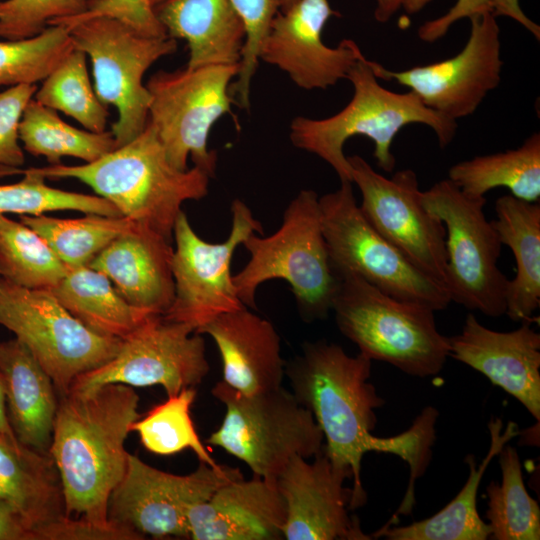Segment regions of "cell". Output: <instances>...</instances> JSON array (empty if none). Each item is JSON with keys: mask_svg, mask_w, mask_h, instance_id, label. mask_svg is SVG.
Here are the masks:
<instances>
[{"mask_svg": "<svg viewBox=\"0 0 540 540\" xmlns=\"http://www.w3.org/2000/svg\"><path fill=\"white\" fill-rule=\"evenodd\" d=\"M139 400L133 387L118 383L59 395L49 454L67 517L110 522L108 503L127 467L125 441L140 418Z\"/></svg>", "mask_w": 540, "mask_h": 540, "instance_id": "6da1fadb", "label": "cell"}, {"mask_svg": "<svg viewBox=\"0 0 540 540\" xmlns=\"http://www.w3.org/2000/svg\"><path fill=\"white\" fill-rule=\"evenodd\" d=\"M372 360L348 355L325 340L305 342L302 351L285 363L292 394L314 417L331 462L352 473L350 510L366 503L361 463L366 452H383L385 437L372 434L376 410L385 404L369 382Z\"/></svg>", "mask_w": 540, "mask_h": 540, "instance_id": "7a4b0ae2", "label": "cell"}, {"mask_svg": "<svg viewBox=\"0 0 540 540\" xmlns=\"http://www.w3.org/2000/svg\"><path fill=\"white\" fill-rule=\"evenodd\" d=\"M32 168L45 178L79 180L115 205L123 216L169 241L182 204L204 198L210 179L195 166L185 171L173 167L149 121L132 141L93 162Z\"/></svg>", "mask_w": 540, "mask_h": 540, "instance_id": "3957f363", "label": "cell"}, {"mask_svg": "<svg viewBox=\"0 0 540 540\" xmlns=\"http://www.w3.org/2000/svg\"><path fill=\"white\" fill-rule=\"evenodd\" d=\"M347 79L353 84L354 94L340 112L324 119L299 116L290 125L293 145L327 162L341 182H352L351 167L344 154V144L352 136L363 135L373 141V156L385 172L395 168L391 145L404 126L427 125L435 132L441 148L455 137L456 121L428 108L411 91L397 93L382 87L363 54Z\"/></svg>", "mask_w": 540, "mask_h": 540, "instance_id": "277c9868", "label": "cell"}, {"mask_svg": "<svg viewBox=\"0 0 540 540\" xmlns=\"http://www.w3.org/2000/svg\"><path fill=\"white\" fill-rule=\"evenodd\" d=\"M242 245L250 259L233 276V283L244 306L257 309V288L268 280L282 279L290 285L303 321L327 318L340 280L330 264L315 191L303 189L291 200L273 234L253 233Z\"/></svg>", "mask_w": 540, "mask_h": 540, "instance_id": "5b68a950", "label": "cell"}, {"mask_svg": "<svg viewBox=\"0 0 540 540\" xmlns=\"http://www.w3.org/2000/svg\"><path fill=\"white\" fill-rule=\"evenodd\" d=\"M332 311L340 332L371 360L414 377L435 376L449 356V337L435 311L384 293L353 273H340Z\"/></svg>", "mask_w": 540, "mask_h": 540, "instance_id": "8992f818", "label": "cell"}, {"mask_svg": "<svg viewBox=\"0 0 540 540\" xmlns=\"http://www.w3.org/2000/svg\"><path fill=\"white\" fill-rule=\"evenodd\" d=\"M211 392L226 412L207 443L244 462L254 476L275 482L291 458L310 459L322 450L314 417L282 386L246 395L220 381Z\"/></svg>", "mask_w": 540, "mask_h": 540, "instance_id": "52a82bcc", "label": "cell"}, {"mask_svg": "<svg viewBox=\"0 0 540 540\" xmlns=\"http://www.w3.org/2000/svg\"><path fill=\"white\" fill-rule=\"evenodd\" d=\"M422 201L446 230L444 287L451 302L490 317L505 314L509 279L498 267L502 243L485 217V197L468 196L444 179L422 191Z\"/></svg>", "mask_w": 540, "mask_h": 540, "instance_id": "ba28073f", "label": "cell"}, {"mask_svg": "<svg viewBox=\"0 0 540 540\" xmlns=\"http://www.w3.org/2000/svg\"><path fill=\"white\" fill-rule=\"evenodd\" d=\"M65 27L74 48L91 60L98 99L117 108L111 132L116 148L123 146L144 130L149 119L151 95L143 76L157 60L177 50L176 39L145 37L106 16Z\"/></svg>", "mask_w": 540, "mask_h": 540, "instance_id": "9c48e42d", "label": "cell"}, {"mask_svg": "<svg viewBox=\"0 0 540 540\" xmlns=\"http://www.w3.org/2000/svg\"><path fill=\"white\" fill-rule=\"evenodd\" d=\"M322 231L335 275L353 273L395 298L435 312L451 300L443 285L414 266L366 220L352 182L319 197Z\"/></svg>", "mask_w": 540, "mask_h": 540, "instance_id": "30bf717a", "label": "cell"}, {"mask_svg": "<svg viewBox=\"0 0 540 540\" xmlns=\"http://www.w3.org/2000/svg\"><path fill=\"white\" fill-rule=\"evenodd\" d=\"M237 65H210L158 71L146 87L151 95L148 121L154 126L168 161L180 171L194 166L210 178L215 176L217 152L208 148L211 127L231 114V80Z\"/></svg>", "mask_w": 540, "mask_h": 540, "instance_id": "8fae6325", "label": "cell"}, {"mask_svg": "<svg viewBox=\"0 0 540 540\" xmlns=\"http://www.w3.org/2000/svg\"><path fill=\"white\" fill-rule=\"evenodd\" d=\"M0 325L15 334L66 394L81 375L111 360L119 338L99 335L71 315L50 290L27 289L0 278Z\"/></svg>", "mask_w": 540, "mask_h": 540, "instance_id": "7c38bea8", "label": "cell"}, {"mask_svg": "<svg viewBox=\"0 0 540 540\" xmlns=\"http://www.w3.org/2000/svg\"><path fill=\"white\" fill-rule=\"evenodd\" d=\"M232 226L220 243L203 240L181 211L175 221L172 273L175 293L172 304L162 315L186 323L195 332L221 314L241 309L231 263L235 249L251 234L263 233L261 223L240 199L231 203Z\"/></svg>", "mask_w": 540, "mask_h": 540, "instance_id": "4fadbf2b", "label": "cell"}, {"mask_svg": "<svg viewBox=\"0 0 540 540\" xmlns=\"http://www.w3.org/2000/svg\"><path fill=\"white\" fill-rule=\"evenodd\" d=\"M209 368L202 334L186 323L150 315L121 340L111 360L79 376L68 392L87 393L116 383L159 385L169 397L195 388Z\"/></svg>", "mask_w": 540, "mask_h": 540, "instance_id": "5bb4252c", "label": "cell"}, {"mask_svg": "<svg viewBox=\"0 0 540 540\" xmlns=\"http://www.w3.org/2000/svg\"><path fill=\"white\" fill-rule=\"evenodd\" d=\"M243 477L238 468L211 467L203 462L187 475L150 466L129 454L127 467L111 493L108 519L143 539L189 538L187 515L223 484Z\"/></svg>", "mask_w": 540, "mask_h": 540, "instance_id": "9a60e30c", "label": "cell"}, {"mask_svg": "<svg viewBox=\"0 0 540 540\" xmlns=\"http://www.w3.org/2000/svg\"><path fill=\"white\" fill-rule=\"evenodd\" d=\"M347 160L366 220L414 266L444 286L446 230L424 206L416 173L404 169L387 178L359 155Z\"/></svg>", "mask_w": 540, "mask_h": 540, "instance_id": "2e32d148", "label": "cell"}, {"mask_svg": "<svg viewBox=\"0 0 540 540\" xmlns=\"http://www.w3.org/2000/svg\"><path fill=\"white\" fill-rule=\"evenodd\" d=\"M467 43L454 57L402 71L369 60L377 78L409 88L428 108L454 121L475 112L501 79L500 29L487 12L470 18Z\"/></svg>", "mask_w": 540, "mask_h": 540, "instance_id": "e0dca14e", "label": "cell"}, {"mask_svg": "<svg viewBox=\"0 0 540 540\" xmlns=\"http://www.w3.org/2000/svg\"><path fill=\"white\" fill-rule=\"evenodd\" d=\"M347 479H352L351 471L334 465L324 448L312 462L291 458L275 480L286 509L283 539H371L349 514L352 491L344 486Z\"/></svg>", "mask_w": 540, "mask_h": 540, "instance_id": "ac0fdd59", "label": "cell"}, {"mask_svg": "<svg viewBox=\"0 0 540 540\" xmlns=\"http://www.w3.org/2000/svg\"><path fill=\"white\" fill-rule=\"evenodd\" d=\"M333 15L338 13L329 0L296 1L274 16L259 60L277 66L306 90L326 89L347 79L362 52L350 39L336 48L323 43L322 30Z\"/></svg>", "mask_w": 540, "mask_h": 540, "instance_id": "d6986e66", "label": "cell"}, {"mask_svg": "<svg viewBox=\"0 0 540 540\" xmlns=\"http://www.w3.org/2000/svg\"><path fill=\"white\" fill-rule=\"evenodd\" d=\"M530 323L499 332L467 314L460 333L449 337V356L486 376L540 421V334Z\"/></svg>", "mask_w": 540, "mask_h": 540, "instance_id": "ffe728a7", "label": "cell"}, {"mask_svg": "<svg viewBox=\"0 0 540 540\" xmlns=\"http://www.w3.org/2000/svg\"><path fill=\"white\" fill-rule=\"evenodd\" d=\"M187 519L193 540H278L286 509L276 483L253 475L223 484L191 507Z\"/></svg>", "mask_w": 540, "mask_h": 540, "instance_id": "44dd1931", "label": "cell"}, {"mask_svg": "<svg viewBox=\"0 0 540 540\" xmlns=\"http://www.w3.org/2000/svg\"><path fill=\"white\" fill-rule=\"evenodd\" d=\"M156 231L135 223L87 265L105 274L133 307L163 315L174 299V248Z\"/></svg>", "mask_w": 540, "mask_h": 540, "instance_id": "7402d4cb", "label": "cell"}, {"mask_svg": "<svg viewBox=\"0 0 540 540\" xmlns=\"http://www.w3.org/2000/svg\"><path fill=\"white\" fill-rule=\"evenodd\" d=\"M215 342L223 382L246 395L281 387L285 362L273 324L246 307L219 315L196 331Z\"/></svg>", "mask_w": 540, "mask_h": 540, "instance_id": "603a6c76", "label": "cell"}, {"mask_svg": "<svg viewBox=\"0 0 540 540\" xmlns=\"http://www.w3.org/2000/svg\"><path fill=\"white\" fill-rule=\"evenodd\" d=\"M0 377L17 439L27 447L49 452L59 395L50 376L16 337L0 341Z\"/></svg>", "mask_w": 540, "mask_h": 540, "instance_id": "cb8c5ba5", "label": "cell"}, {"mask_svg": "<svg viewBox=\"0 0 540 540\" xmlns=\"http://www.w3.org/2000/svg\"><path fill=\"white\" fill-rule=\"evenodd\" d=\"M154 10L169 37L187 41L186 67L240 65L246 33L230 0H164Z\"/></svg>", "mask_w": 540, "mask_h": 540, "instance_id": "d4e9b609", "label": "cell"}, {"mask_svg": "<svg viewBox=\"0 0 540 540\" xmlns=\"http://www.w3.org/2000/svg\"><path fill=\"white\" fill-rule=\"evenodd\" d=\"M0 501L38 531L66 516L62 485L49 452L0 436Z\"/></svg>", "mask_w": 540, "mask_h": 540, "instance_id": "484cf974", "label": "cell"}, {"mask_svg": "<svg viewBox=\"0 0 540 540\" xmlns=\"http://www.w3.org/2000/svg\"><path fill=\"white\" fill-rule=\"evenodd\" d=\"M490 447L482 462L476 465L473 455L466 458L469 477L460 492L443 509L433 516L413 522L407 526L382 527L373 536H383L388 540H485L490 537L488 523L483 521L476 508L477 492L491 460L498 455L504 445L519 435L516 423L503 422L492 417L488 423Z\"/></svg>", "mask_w": 540, "mask_h": 540, "instance_id": "4316f807", "label": "cell"}, {"mask_svg": "<svg viewBox=\"0 0 540 540\" xmlns=\"http://www.w3.org/2000/svg\"><path fill=\"white\" fill-rule=\"evenodd\" d=\"M495 213L492 224L516 261L505 314L515 322L530 323L540 306V204L504 195L496 200Z\"/></svg>", "mask_w": 540, "mask_h": 540, "instance_id": "83f0119b", "label": "cell"}, {"mask_svg": "<svg viewBox=\"0 0 540 540\" xmlns=\"http://www.w3.org/2000/svg\"><path fill=\"white\" fill-rule=\"evenodd\" d=\"M50 291L71 315L103 336L123 339L156 315L131 306L105 274L87 265L68 268Z\"/></svg>", "mask_w": 540, "mask_h": 540, "instance_id": "f1b7e54d", "label": "cell"}, {"mask_svg": "<svg viewBox=\"0 0 540 540\" xmlns=\"http://www.w3.org/2000/svg\"><path fill=\"white\" fill-rule=\"evenodd\" d=\"M448 179L471 197L506 187L511 195L527 201L540 198V133L535 132L516 149L477 156L454 164Z\"/></svg>", "mask_w": 540, "mask_h": 540, "instance_id": "f546056e", "label": "cell"}, {"mask_svg": "<svg viewBox=\"0 0 540 540\" xmlns=\"http://www.w3.org/2000/svg\"><path fill=\"white\" fill-rule=\"evenodd\" d=\"M19 138L25 151L43 156L50 165L61 164L63 157L93 162L116 149L111 131L95 133L75 128L34 98L27 104L19 125Z\"/></svg>", "mask_w": 540, "mask_h": 540, "instance_id": "4dcf8cb0", "label": "cell"}, {"mask_svg": "<svg viewBox=\"0 0 540 540\" xmlns=\"http://www.w3.org/2000/svg\"><path fill=\"white\" fill-rule=\"evenodd\" d=\"M497 456L501 483L492 481L486 488L489 539L539 540L540 508L524 485L518 452L506 444Z\"/></svg>", "mask_w": 540, "mask_h": 540, "instance_id": "1f68e13d", "label": "cell"}, {"mask_svg": "<svg viewBox=\"0 0 540 540\" xmlns=\"http://www.w3.org/2000/svg\"><path fill=\"white\" fill-rule=\"evenodd\" d=\"M20 221L41 236L68 268L88 265L109 243L136 223L125 216L98 214H86L76 219L44 214L21 215Z\"/></svg>", "mask_w": 540, "mask_h": 540, "instance_id": "d6a6232c", "label": "cell"}, {"mask_svg": "<svg viewBox=\"0 0 540 540\" xmlns=\"http://www.w3.org/2000/svg\"><path fill=\"white\" fill-rule=\"evenodd\" d=\"M67 271L34 230L0 214V278L27 289L51 290Z\"/></svg>", "mask_w": 540, "mask_h": 540, "instance_id": "836d02e7", "label": "cell"}, {"mask_svg": "<svg viewBox=\"0 0 540 540\" xmlns=\"http://www.w3.org/2000/svg\"><path fill=\"white\" fill-rule=\"evenodd\" d=\"M87 56L73 48L43 80L34 99L75 119L88 131L106 130L109 111L90 82Z\"/></svg>", "mask_w": 540, "mask_h": 540, "instance_id": "e575fe53", "label": "cell"}, {"mask_svg": "<svg viewBox=\"0 0 540 540\" xmlns=\"http://www.w3.org/2000/svg\"><path fill=\"white\" fill-rule=\"evenodd\" d=\"M195 388H186L154 406L144 417L131 425V432L139 435L142 445L151 453L169 456L191 450L211 467H220L202 443L191 418V407L196 398Z\"/></svg>", "mask_w": 540, "mask_h": 540, "instance_id": "d590c367", "label": "cell"}, {"mask_svg": "<svg viewBox=\"0 0 540 540\" xmlns=\"http://www.w3.org/2000/svg\"><path fill=\"white\" fill-rule=\"evenodd\" d=\"M12 174H23V178L16 183L0 185V214L39 216L51 211L73 210L84 214L123 216L115 205L101 196L47 185L46 178L32 167L16 169Z\"/></svg>", "mask_w": 540, "mask_h": 540, "instance_id": "8d00e7d4", "label": "cell"}, {"mask_svg": "<svg viewBox=\"0 0 540 540\" xmlns=\"http://www.w3.org/2000/svg\"><path fill=\"white\" fill-rule=\"evenodd\" d=\"M73 48L60 24L31 38L0 41V87L43 81Z\"/></svg>", "mask_w": 540, "mask_h": 540, "instance_id": "74e56055", "label": "cell"}, {"mask_svg": "<svg viewBox=\"0 0 540 540\" xmlns=\"http://www.w3.org/2000/svg\"><path fill=\"white\" fill-rule=\"evenodd\" d=\"M164 0H151L156 6ZM245 27V42L242 50L237 80L230 84L229 92L234 103L243 109L250 107L251 80L259 62L262 43L269 31L274 16L280 7L279 0H230Z\"/></svg>", "mask_w": 540, "mask_h": 540, "instance_id": "f35d334b", "label": "cell"}, {"mask_svg": "<svg viewBox=\"0 0 540 540\" xmlns=\"http://www.w3.org/2000/svg\"><path fill=\"white\" fill-rule=\"evenodd\" d=\"M87 0H4L0 1V37L21 40L37 36L48 26L78 16Z\"/></svg>", "mask_w": 540, "mask_h": 540, "instance_id": "ab89813d", "label": "cell"}, {"mask_svg": "<svg viewBox=\"0 0 540 540\" xmlns=\"http://www.w3.org/2000/svg\"><path fill=\"white\" fill-rule=\"evenodd\" d=\"M36 84H19L0 92V174L10 175L25 163L19 144V125L23 112L34 97Z\"/></svg>", "mask_w": 540, "mask_h": 540, "instance_id": "60d3db41", "label": "cell"}, {"mask_svg": "<svg viewBox=\"0 0 540 540\" xmlns=\"http://www.w3.org/2000/svg\"><path fill=\"white\" fill-rule=\"evenodd\" d=\"M99 16L117 19L145 37H168L156 16L151 0H87V9L84 13L52 25L66 26Z\"/></svg>", "mask_w": 540, "mask_h": 540, "instance_id": "b9f144b4", "label": "cell"}, {"mask_svg": "<svg viewBox=\"0 0 540 540\" xmlns=\"http://www.w3.org/2000/svg\"><path fill=\"white\" fill-rule=\"evenodd\" d=\"M139 534L112 521L97 524L91 521L67 517L41 528L37 540H140Z\"/></svg>", "mask_w": 540, "mask_h": 540, "instance_id": "7bdbcfd3", "label": "cell"}, {"mask_svg": "<svg viewBox=\"0 0 540 540\" xmlns=\"http://www.w3.org/2000/svg\"><path fill=\"white\" fill-rule=\"evenodd\" d=\"M430 0H403L402 6L408 14L419 12ZM487 12L492 13L489 0H457L455 5L441 17L425 22L418 30V36L426 42L442 38L456 21L471 18Z\"/></svg>", "mask_w": 540, "mask_h": 540, "instance_id": "ee69618b", "label": "cell"}, {"mask_svg": "<svg viewBox=\"0 0 540 540\" xmlns=\"http://www.w3.org/2000/svg\"><path fill=\"white\" fill-rule=\"evenodd\" d=\"M0 540H35L33 530L9 505L0 501Z\"/></svg>", "mask_w": 540, "mask_h": 540, "instance_id": "f6af8a7d", "label": "cell"}, {"mask_svg": "<svg viewBox=\"0 0 540 540\" xmlns=\"http://www.w3.org/2000/svg\"><path fill=\"white\" fill-rule=\"evenodd\" d=\"M492 14L512 18L528 30L537 40L540 39V27L522 11L519 0H489Z\"/></svg>", "mask_w": 540, "mask_h": 540, "instance_id": "bcb514c9", "label": "cell"}, {"mask_svg": "<svg viewBox=\"0 0 540 540\" xmlns=\"http://www.w3.org/2000/svg\"><path fill=\"white\" fill-rule=\"evenodd\" d=\"M403 0H376L374 17L378 22H387L402 6Z\"/></svg>", "mask_w": 540, "mask_h": 540, "instance_id": "7dc6e473", "label": "cell"}, {"mask_svg": "<svg viewBox=\"0 0 540 540\" xmlns=\"http://www.w3.org/2000/svg\"><path fill=\"white\" fill-rule=\"evenodd\" d=\"M0 436L18 440L8 419L3 383L0 377Z\"/></svg>", "mask_w": 540, "mask_h": 540, "instance_id": "c3c4849f", "label": "cell"}, {"mask_svg": "<svg viewBox=\"0 0 540 540\" xmlns=\"http://www.w3.org/2000/svg\"><path fill=\"white\" fill-rule=\"evenodd\" d=\"M296 1L298 0H279V3L282 10H284L288 8L289 6H291L292 4H294Z\"/></svg>", "mask_w": 540, "mask_h": 540, "instance_id": "681fc988", "label": "cell"}]
</instances>
